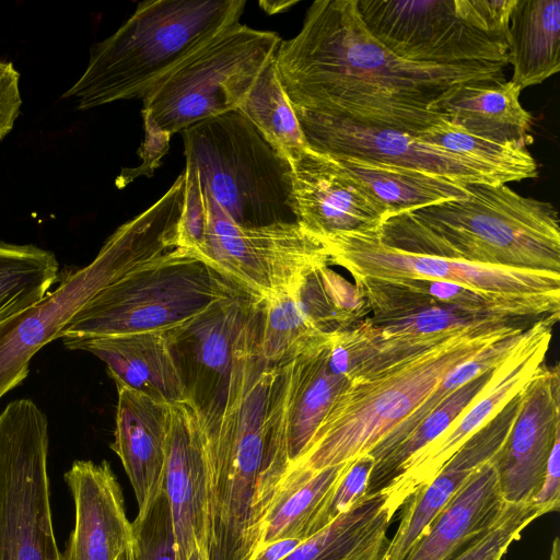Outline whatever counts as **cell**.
<instances>
[{
	"label": "cell",
	"instance_id": "6da1fadb",
	"mask_svg": "<svg viewBox=\"0 0 560 560\" xmlns=\"http://www.w3.org/2000/svg\"><path fill=\"white\" fill-rule=\"evenodd\" d=\"M291 105L416 136L442 119L432 112L453 89L503 81V65L439 66L405 60L365 27L357 0H316L301 31L275 55Z\"/></svg>",
	"mask_w": 560,
	"mask_h": 560
},
{
	"label": "cell",
	"instance_id": "7a4b0ae2",
	"mask_svg": "<svg viewBox=\"0 0 560 560\" xmlns=\"http://www.w3.org/2000/svg\"><path fill=\"white\" fill-rule=\"evenodd\" d=\"M526 327L476 324L435 334H389L366 317L362 361L280 483L368 454L451 370Z\"/></svg>",
	"mask_w": 560,
	"mask_h": 560
},
{
	"label": "cell",
	"instance_id": "3957f363",
	"mask_svg": "<svg viewBox=\"0 0 560 560\" xmlns=\"http://www.w3.org/2000/svg\"><path fill=\"white\" fill-rule=\"evenodd\" d=\"M259 343L260 322L254 319L236 351L222 405L208 421L201 419L209 560H252L261 547L256 504L275 368Z\"/></svg>",
	"mask_w": 560,
	"mask_h": 560
},
{
	"label": "cell",
	"instance_id": "277c9868",
	"mask_svg": "<svg viewBox=\"0 0 560 560\" xmlns=\"http://www.w3.org/2000/svg\"><path fill=\"white\" fill-rule=\"evenodd\" d=\"M465 198L387 217L376 232L401 252L560 273L556 208L504 184H466Z\"/></svg>",
	"mask_w": 560,
	"mask_h": 560
},
{
	"label": "cell",
	"instance_id": "5b68a950",
	"mask_svg": "<svg viewBox=\"0 0 560 560\" xmlns=\"http://www.w3.org/2000/svg\"><path fill=\"white\" fill-rule=\"evenodd\" d=\"M245 0H152L91 48L89 63L63 94L81 110L144 100L185 59L240 22Z\"/></svg>",
	"mask_w": 560,
	"mask_h": 560
},
{
	"label": "cell",
	"instance_id": "8992f818",
	"mask_svg": "<svg viewBox=\"0 0 560 560\" xmlns=\"http://www.w3.org/2000/svg\"><path fill=\"white\" fill-rule=\"evenodd\" d=\"M184 192L171 188L121 224L88 266L62 279L38 303L0 323V398L27 377L31 359L98 292L143 265L176 249Z\"/></svg>",
	"mask_w": 560,
	"mask_h": 560
},
{
	"label": "cell",
	"instance_id": "52a82bcc",
	"mask_svg": "<svg viewBox=\"0 0 560 560\" xmlns=\"http://www.w3.org/2000/svg\"><path fill=\"white\" fill-rule=\"evenodd\" d=\"M280 42L275 32L238 23L185 59L142 100L144 138L138 150L142 163L121 174L119 183L151 175L173 135L238 109Z\"/></svg>",
	"mask_w": 560,
	"mask_h": 560
},
{
	"label": "cell",
	"instance_id": "ba28073f",
	"mask_svg": "<svg viewBox=\"0 0 560 560\" xmlns=\"http://www.w3.org/2000/svg\"><path fill=\"white\" fill-rule=\"evenodd\" d=\"M184 176L179 247L230 284L268 300L289 292L311 271L330 266L323 242L299 222L240 225L206 189Z\"/></svg>",
	"mask_w": 560,
	"mask_h": 560
},
{
	"label": "cell",
	"instance_id": "9c48e42d",
	"mask_svg": "<svg viewBox=\"0 0 560 560\" xmlns=\"http://www.w3.org/2000/svg\"><path fill=\"white\" fill-rule=\"evenodd\" d=\"M184 174L243 226L295 223L290 162L237 109L180 132Z\"/></svg>",
	"mask_w": 560,
	"mask_h": 560
},
{
	"label": "cell",
	"instance_id": "30bf717a",
	"mask_svg": "<svg viewBox=\"0 0 560 560\" xmlns=\"http://www.w3.org/2000/svg\"><path fill=\"white\" fill-rule=\"evenodd\" d=\"M516 0H357L368 31L408 61L509 65L506 36Z\"/></svg>",
	"mask_w": 560,
	"mask_h": 560
},
{
	"label": "cell",
	"instance_id": "8fae6325",
	"mask_svg": "<svg viewBox=\"0 0 560 560\" xmlns=\"http://www.w3.org/2000/svg\"><path fill=\"white\" fill-rule=\"evenodd\" d=\"M235 290L205 262L176 248L98 292L57 339L167 331Z\"/></svg>",
	"mask_w": 560,
	"mask_h": 560
},
{
	"label": "cell",
	"instance_id": "7c38bea8",
	"mask_svg": "<svg viewBox=\"0 0 560 560\" xmlns=\"http://www.w3.org/2000/svg\"><path fill=\"white\" fill-rule=\"evenodd\" d=\"M48 422L30 398L0 413V560H61L47 471Z\"/></svg>",
	"mask_w": 560,
	"mask_h": 560
},
{
	"label": "cell",
	"instance_id": "4fadbf2b",
	"mask_svg": "<svg viewBox=\"0 0 560 560\" xmlns=\"http://www.w3.org/2000/svg\"><path fill=\"white\" fill-rule=\"evenodd\" d=\"M329 343L282 366H273L267 407L266 456L256 504L262 533L283 475L302 455L348 382L329 365Z\"/></svg>",
	"mask_w": 560,
	"mask_h": 560
},
{
	"label": "cell",
	"instance_id": "5bb4252c",
	"mask_svg": "<svg viewBox=\"0 0 560 560\" xmlns=\"http://www.w3.org/2000/svg\"><path fill=\"white\" fill-rule=\"evenodd\" d=\"M368 315L354 283L329 266L317 268L289 292L264 300L260 353L269 365L282 366L323 349Z\"/></svg>",
	"mask_w": 560,
	"mask_h": 560
},
{
	"label": "cell",
	"instance_id": "9a60e30c",
	"mask_svg": "<svg viewBox=\"0 0 560 560\" xmlns=\"http://www.w3.org/2000/svg\"><path fill=\"white\" fill-rule=\"evenodd\" d=\"M374 324L419 313H433L459 326L522 324L559 314L560 294H506L445 280L354 278ZM524 325V324H522Z\"/></svg>",
	"mask_w": 560,
	"mask_h": 560
},
{
	"label": "cell",
	"instance_id": "2e32d148",
	"mask_svg": "<svg viewBox=\"0 0 560 560\" xmlns=\"http://www.w3.org/2000/svg\"><path fill=\"white\" fill-rule=\"evenodd\" d=\"M559 314L534 320L509 354L492 370L491 377L469 406L432 442L413 454L386 485L401 508L428 483L462 445L492 420L544 364Z\"/></svg>",
	"mask_w": 560,
	"mask_h": 560
},
{
	"label": "cell",
	"instance_id": "e0dca14e",
	"mask_svg": "<svg viewBox=\"0 0 560 560\" xmlns=\"http://www.w3.org/2000/svg\"><path fill=\"white\" fill-rule=\"evenodd\" d=\"M376 232L346 233L319 240L325 245L329 265L345 268L353 279L445 280L494 293L560 294V273L406 253L384 244Z\"/></svg>",
	"mask_w": 560,
	"mask_h": 560
},
{
	"label": "cell",
	"instance_id": "ac0fdd59",
	"mask_svg": "<svg viewBox=\"0 0 560 560\" xmlns=\"http://www.w3.org/2000/svg\"><path fill=\"white\" fill-rule=\"evenodd\" d=\"M264 300L237 289L165 331L185 400L208 421L222 405L243 334Z\"/></svg>",
	"mask_w": 560,
	"mask_h": 560
},
{
	"label": "cell",
	"instance_id": "d6986e66",
	"mask_svg": "<svg viewBox=\"0 0 560 560\" xmlns=\"http://www.w3.org/2000/svg\"><path fill=\"white\" fill-rule=\"evenodd\" d=\"M293 109L307 145L315 151L334 158L412 168L463 184H501L482 166L411 133L302 108Z\"/></svg>",
	"mask_w": 560,
	"mask_h": 560
},
{
	"label": "cell",
	"instance_id": "ffe728a7",
	"mask_svg": "<svg viewBox=\"0 0 560 560\" xmlns=\"http://www.w3.org/2000/svg\"><path fill=\"white\" fill-rule=\"evenodd\" d=\"M290 165L296 220L316 237L373 233L387 218L334 158L308 147Z\"/></svg>",
	"mask_w": 560,
	"mask_h": 560
},
{
	"label": "cell",
	"instance_id": "44dd1931",
	"mask_svg": "<svg viewBox=\"0 0 560 560\" xmlns=\"http://www.w3.org/2000/svg\"><path fill=\"white\" fill-rule=\"evenodd\" d=\"M560 436L559 365L542 364L521 392L513 428L494 458L505 503L529 502L540 487L546 464Z\"/></svg>",
	"mask_w": 560,
	"mask_h": 560
},
{
	"label": "cell",
	"instance_id": "7402d4cb",
	"mask_svg": "<svg viewBox=\"0 0 560 560\" xmlns=\"http://www.w3.org/2000/svg\"><path fill=\"white\" fill-rule=\"evenodd\" d=\"M521 392L487 424L469 438L440 471L419 487L404 504L394 537L378 560H404L466 480L503 447L517 417Z\"/></svg>",
	"mask_w": 560,
	"mask_h": 560
},
{
	"label": "cell",
	"instance_id": "603a6c76",
	"mask_svg": "<svg viewBox=\"0 0 560 560\" xmlns=\"http://www.w3.org/2000/svg\"><path fill=\"white\" fill-rule=\"evenodd\" d=\"M164 490L178 560H188L196 548L208 553L203 425L186 400L171 405Z\"/></svg>",
	"mask_w": 560,
	"mask_h": 560
},
{
	"label": "cell",
	"instance_id": "cb8c5ba5",
	"mask_svg": "<svg viewBox=\"0 0 560 560\" xmlns=\"http://www.w3.org/2000/svg\"><path fill=\"white\" fill-rule=\"evenodd\" d=\"M75 523L61 560H118L132 542V524L108 462L75 460L65 474Z\"/></svg>",
	"mask_w": 560,
	"mask_h": 560
},
{
	"label": "cell",
	"instance_id": "d4e9b609",
	"mask_svg": "<svg viewBox=\"0 0 560 560\" xmlns=\"http://www.w3.org/2000/svg\"><path fill=\"white\" fill-rule=\"evenodd\" d=\"M117 407L110 448L120 458L143 513L164 488L171 405L116 384Z\"/></svg>",
	"mask_w": 560,
	"mask_h": 560
},
{
	"label": "cell",
	"instance_id": "484cf974",
	"mask_svg": "<svg viewBox=\"0 0 560 560\" xmlns=\"http://www.w3.org/2000/svg\"><path fill=\"white\" fill-rule=\"evenodd\" d=\"M62 341L68 349L91 352L105 362L115 384L168 405L185 400L184 384L165 331Z\"/></svg>",
	"mask_w": 560,
	"mask_h": 560
},
{
	"label": "cell",
	"instance_id": "4316f807",
	"mask_svg": "<svg viewBox=\"0 0 560 560\" xmlns=\"http://www.w3.org/2000/svg\"><path fill=\"white\" fill-rule=\"evenodd\" d=\"M512 81H476L456 86L432 112L467 132L494 142L533 143V116L520 102Z\"/></svg>",
	"mask_w": 560,
	"mask_h": 560
},
{
	"label": "cell",
	"instance_id": "83f0119b",
	"mask_svg": "<svg viewBox=\"0 0 560 560\" xmlns=\"http://www.w3.org/2000/svg\"><path fill=\"white\" fill-rule=\"evenodd\" d=\"M494 458L466 480L404 560H447L500 515L505 502Z\"/></svg>",
	"mask_w": 560,
	"mask_h": 560
},
{
	"label": "cell",
	"instance_id": "f1b7e54d",
	"mask_svg": "<svg viewBox=\"0 0 560 560\" xmlns=\"http://www.w3.org/2000/svg\"><path fill=\"white\" fill-rule=\"evenodd\" d=\"M512 82L521 90L560 70V1L516 0L506 36Z\"/></svg>",
	"mask_w": 560,
	"mask_h": 560
},
{
	"label": "cell",
	"instance_id": "f546056e",
	"mask_svg": "<svg viewBox=\"0 0 560 560\" xmlns=\"http://www.w3.org/2000/svg\"><path fill=\"white\" fill-rule=\"evenodd\" d=\"M334 159L376 200L387 217L468 195L466 184L440 175L352 158Z\"/></svg>",
	"mask_w": 560,
	"mask_h": 560
},
{
	"label": "cell",
	"instance_id": "4dcf8cb0",
	"mask_svg": "<svg viewBox=\"0 0 560 560\" xmlns=\"http://www.w3.org/2000/svg\"><path fill=\"white\" fill-rule=\"evenodd\" d=\"M398 509L386 486L368 493L283 560H347L386 535Z\"/></svg>",
	"mask_w": 560,
	"mask_h": 560
},
{
	"label": "cell",
	"instance_id": "1f68e13d",
	"mask_svg": "<svg viewBox=\"0 0 560 560\" xmlns=\"http://www.w3.org/2000/svg\"><path fill=\"white\" fill-rule=\"evenodd\" d=\"M350 463L283 480L265 520L260 549L283 538L305 540L310 524Z\"/></svg>",
	"mask_w": 560,
	"mask_h": 560
},
{
	"label": "cell",
	"instance_id": "d6a6232c",
	"mask_svg": "<svg viewBox=\"0 0 560 560\" xmlns=\"http://www.w3.org/2000/svg\"><path fill=\"white\" fill-rule=\"evenodd\" d=\"M237 110L289 162L308 148L281 84L275 57L262 68Z\"/></svg>",
	"mask_w": 560,
	"mask_h": 560
},
{
	"label": "cell",
	"instance_id": "836d02e7",
	"mask_svg": "<svg viewBox=\"0 0 560 560\" xmlns=\"http://www.w3.org/2000/svg\"><path fill=\"white\" fill-rule=\"evenodd\" d=\"M416 137L482 166L504 185L534 178L538 173L537 162L526 147L483 139L445 119Z\"/></svg>",
	"mask_w": 560,
	"mask_h": 560
},
{
	"label": "cell",
	"instance_id": "e575fe53",
	"mask_svg": "<svg viewBox=\"0 0 560 560\" xmlns=\"http://www.w3.org/2000/svg\"><path fill=\"white\" fill-rule=\"evenodd\" d=\"M50 250L0 243V323L38 303L58 280Z\"/></svg>",
	"mask_w": 560,
	"mask_h": 560
},
{
	"label": "cell",
	"instance_id": "d590c367",
	"mask_svg": "<svg viewBox=\"0 0 560 560\" xmlns=\"http://www.w3.org/2000/svg\"><path fill=\"white\" fill-rule=\"evenodd\" d=\"M492 370L454 390L392 453L374 465L366 492L372 493L385 487L413 454L442 434L488 384Z\"/></svg>",
	"mask_w": 560,
	"mask_h": 560
},
{
	"label": "cell",
	"instance_id": "8d00e7d4",
	"mask_svg": "<svg viewBox=\"0 0 560 560\" xmlns=\"http://www.w3.org/2000/svg\"><path fill=\"white\" fill-rule=\"evenodd\" d=\"M522 334L497 342L482 353L451 370L428 398L368 453L374 458V465L392 453L454 390L481 373L495 368L515 347Z\"/></svg>",
	"mask_w": 560,
	"mask_h": 560
},
{
	"label": "cell",
	"instance_id": "74e56055",
	"mask_svg": "<svg viewBox=\"0 0 560 560\" xmlns=\"http://www.w3.org/2000/svg\"><path fill=\"white\" fill-rule=\"evenodd\" d=\"M544 514L529 501L505 503L500 515L447 560H502L523 529Z\"/></svg>",
	"mask_w": 560,
	"mask_h": 560
},
{
	"label": "cell",
	"instance_id": "f35d334b",
	"mask_svg": "<svg viewBox=\"0 0 560 560\" xmlns=\"http://www.w3.org/2000/svg\"><path fill=\"white\" fill-rule=\"evenodd\" d=\"M131 524L135 560H178L173 518L164 488Z\"/></svg>",
	"mask_w": 560,
	"mask_h": 560
},
{
	"label": "cell",
	"instance_id": "ab89813d",
	"mask_svg": "<svg viewBox=\"0 0 560 560\" xmlns=\"http://www.w3.org/2000/svg\"><path fill=\"white\" fill-rule=\"evenodd\" d=\"M374 463L370 454H363L351 460L310 524L306 538L327 526L368 494Z\"/></svg>",
	"mask_w": 560,
	"mask_h": 560
},
{
	"label": "cell",
	"instance_id": "60d3db41",
	"mask_svg": "<svg viewBox=\"0 0 560 560\" xmlns=\"http://www.w3.org/2000/svg\"><path fill=\"white\" fill-rule=\"evenodd\" d=\"M20 73L11 62L0 61V141L12 130L22 98Z\"/></svg>",
	"mask_w": 560,
	"mask_h": 560
},
{
	"label": "cell",
	"instance_id": "b9f144b4",
	"mask_svg": "<svg viewBox=\"0 0 560 560\" xmlns=\"http://www.w3.org/2000/svg\"><path fill=\"white\" fill-rule=\"evenodd\" d=\"M530 502L544 515L560 508V436L553 443L540 487Z\"/></svg>",
	"mask_w": 560,
	"mask_h": 560
},
{
	"label": "cell",
	"instance_id": "7bdbcfd3",
	"mask_svg": "<svg viewBox=\"0 0 560 560\" xmlns=\"http://www.w3.org/2000/svg\"><path fill=\"white\" fill-rule=\"evenodd\" d=\"M303 540L298 538H283L265 545L252 560H283Z\"/></svg>",
	"mask_w": 560,
	"mask_h": 560
},
{
	"label": "cell",
	"instance_id": "ee69618b",
	"mask_svg": "<svg viewBox=\"0 0 560 560\" xmlns=\"http://www.w3.org/2000/svg\"><path fill=\"white\" fill-rule=\"evenodd\" d=\"M386 542L387 538L386 535H384L375 540L371 546L353 555L347 560H378Z\"/></svg>",
	"mask_w": 560,
	"mask_h": 560
},
{
	"label": "cell",
	"instance_id": "f6af8a7d",
	"mask_svg": "<svg viewBox=\"0 0 560 560\" xmlns=\"http://www.w3.org/2000/svg\"><path fill=\"white\" fill-rule=\"evenodd\" d=\"M298 3V1H260L259 5L268 13V14H275L279 12H283L288 9H290L292 5Z\"/></svg>",
	"mask_w": 560,
	"mask_h": 560
},
{
	"label": "cell",
	"instance_id": "bcb514c9",
	"mask_svg": "<svg viewBox=\"0 0 560 560\" xmlns=\"http://www.w3.org/2000/svg\"><path fill=\"white\" fill-rule=\"evenodd\" d=\"M549 560H560V540L558 536L552 541Z\"/></svg>",
	"mask_w": 560,
	"mask_h": 560
},
{
	"label": "cell",
	"instance_id": "7dc6e473",
	"mask_svg": "<svg viewBox=\"0 0 560 560\" xmlns=\"http://www.w3.org/2000/svg\"><path fill=\"white\" fill-rule=\"evenodd\" d=\"M188 560H209V558L207 552H203L196 548L189 555Z\"/></svg>",
	"mask_w": 560,
	"mask_h": 560
},
{
	"label": "cell",
	"instance_id": "c3c4849f",
	"mask_svg": "<svg viewBox=\"0 0 560 560\" xmlns=\"http://www.w3.org/2000/svg\"><path fill=\"white\" fill-rule=\"evenodd\" d=\"M118 560H135L132 542L128 546L126 551L119 557Z\"/></svg>",
	"mask_w": 560,
	"mask_h": 560
}]
</instances>
